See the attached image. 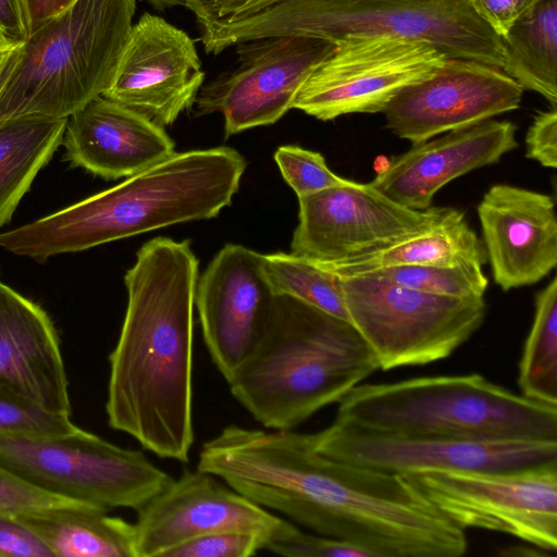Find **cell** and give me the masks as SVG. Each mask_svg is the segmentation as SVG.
<instances>
[{
  "label": "cell",
  "mask_w": 557,
  "mask_h": 557,
  "mask_svg": "<svg viewBox=\"0 0 557 557\" xmlns=\"http://www.w3.org/2000/svg\"><path fill=\"white\" fill-rule=\"evenodd\" d=\"M197 468L257 505L373 557H460L468 549L465 530L406 476L327 457L313 434L231 424L201 445Z\"/></svg>",
  "instance_id": "6da1fadb"
},
{
  "label": "cell",
  "mask_w": 557,
  "mask_h": 557,
  "mask_svg": "<svg viewBox=\"0 0 557 557\" xmlns=\"http://www.w3.org/2000/svg\"><path fill=\"white\" fill-rule=\"evenodd\" d=\"M198 259L189 240L156 237L124 276L127 307L109 356L106 411L113 430L158 457L189 460Z\"/></svg>",
  "instance_id": "7a4b0ae2"
},
{
  "label": "cell",
  "mask_w": 557,
  "mask_h": 557,
  "mask_svg": "<svg viewBox=\"0 0 557 557\" xmlns=\"http://www.w3.org/2000/svg\"><path fill=\"white\" fill-rule=\"evenodd\" d=\"M247 168L234 148L174 152L122 183L60 211L0 233V248L49 257L216 216L230 206Z\"/></svg>",
  "instance_id": "3957f363"
},
{
  "label": "cell",
  "mask_w": 557,
  "mask_h": 557,
  "mask_svg": "<svg viewBox=\"0 0 557 557\" xmlns=\"http://www.w3.org/2000/svg\"><path fill=\"white\" fill-rule=\"evenodd\" d=\"M379 369L349 321L276 296L259 342L227 383L261 425L294 430Z\"/></svg>",
  "instance_id": "277c9868"
},
{
  "label": "cell",
  "mask_w": 557,
  "mask_h": 557,
  "mask_svg": "<svg viewBox=\"0 0 557 557\" xmlns=\"http://www.w3.org/2000/svg\"><path fill=\"white\" fill-rule=\"evenodd\" d=\"M208 53L273 36H307L334 45L351 38L393 37L430 45L450 59L502 69L498 37L468 0H283L235 22L198 20Z\"/></svg>",
  "instance_id": "5b68a950"
},
{
  "label": "cell",
  "mask_w": 557,
  "mask_h": 557,
  "mask_svg": "<svg viewBox=\"0 0 557 557\" xmlns=\"http://www.w3.org/2000/svg\"><path fill=\"white\" fill-rule=\"evenodd\" d=\"M135 0H74L13 47L0 72V122L69 119L109 88Z\"/></svg>",
  "instance_id": "8992f818"
},
{
  "label": "cell",
  "mask_w": 557,
  "mask_h": 557,
  "mask_svg": "<svg viewBox=\"0 0 557 557\" xmlns=\"http://www.w3.org/2000/svg\"><path fill=\"white\" fill-rule=\"evenodd\" d=\"M337 404L336 420L375 431L557 441V406L515 394L480 374L360 383Z\"/></svg>",
  "instance_id": "52a82bcc"
},
{
  "label": "cell",
  "mask_w": 557,
  "mask_h": 557,
  "mask_svg": "<svg viewBox=\"0 0 557 557\" xmlns=\"http://www.w3.org/2000/svg\"><path fill=\"white\" fill-rule=\"evenodd\" d=\"M0 468L41 492L107 511L137 510L173 479L141 450L79 428L51 437L0 436Z\"/></svg>",
  "instance_id": "ba28073f"
},
{
  "label": "cell",
  "mask_w": 557,
  "mask_h": 557,
  "mask_svg": "<svg viewBox=\"0 0 557 557\" xmlns=\"http://www.w3.org/2000/svg\"><path fill=\"white\" fill-rule=\"evenodd\" d=\"M339 280L349 322L382 370L444 359L485 319L483 297L431 294L366 274Z\"/></svg>",
  "instance_id": "9c48e42d"
},
{
  "label": "cell",
  "mask_w": 557,
  "mask_h": 557,
  "mask_svg": "<svg viewBox=\"0 0 557 557\" xmlns=\"http://www.w3.org/2000/svg\"><path fill=\"white\" fill-rule=\"evenodd\" d=\"M462 530L511 535L557 549V462L504 471H428L404 475Z\"/></svg>",
  "instance_id": "30bf717a"
},
{
  "label": "cell",
  "mask_w": 557,
  "mask_h": 557,
  "mask_svg": "<svg viewBox=\"0 0 557 557\" xmlns=\"http://www.w3.org/2000/svg\"><path fill=\"white\" fill-rule=\"evenodd\" d=\"M333 459L393 474L504 471L557 462V441L458 438L383 432L334 420L314 433Z\"/></svg>",
  "instance_id": "8fae6325"
},
{
  "label": "cell",
  "mask_w": 557,
  "mask_h": 557,
  "mask_svg": "<svg viewBox=\"0 0 557 557\" xmlns=\"http://www.w3.org/2000/svg\"><path fill=\"white\" fill-rule=\"evenodd\" d=\"M438 49L393 37L351 38L300 87L293 109L330 121L350 113L383 112L405 87L438 72L449 60Z\"/></svg>",
  "instance_id": "7c38bea8"
},
{
  "label": "cell",
  "mask_w": 557,
  "mask_h": 557,
  "mask_svg": "<svg viewBox=\"0 0 557 557\" xmlns=\"http://www.w3.org/2000/svg\"><path fill=\"white\" fill-rule=\"evenodd\" d=\"M298 225L290 252L314 262L368 253L438 224L451 208L414 210L392 200L371 183L346 180L298 197Z\"/></svg>",
  "instance_id": "4fadbf2b"
},
{
  "label": "cell",
  "mask_w": 557,
  "mask_h": 557,
  "mask_svg": "<svg viewBox=\"0 0 557 557\" xmlns=\"http://www.w3.org/2000/svg\"><path fill=\"white\" fill-rule=\"evenodd\" d=\"M237 46V63L206 85L195 103L200 115L219 112L225 137L277 122L335 45L307 36H273Z\"/></svg>",
  "instance_id": "5bb4252c"
},
{
  "label": "cell",
  "mask_w": 557,
  "mask_h": 557,
  "mask_svg": "<svg viewBox=\"0 0 557 557\" xmlns=\"http://www.w3.org/2000/svg\"><path fill=\"white\" fill-rule=\"evenodd\" d=\"M136 511V557H164L185 542L216 532L256 533L268 543L286 523L198 468L184 470Z\"/></svg>",
  "instance_id": "9a60e30c"
},
{
  "label": "cell",
  "mask_w": 557,
  "mask_h": 557,
  "mask_svg": "<svg viewBox=\"0 0 557 557\" xmlns=\"http://www.w3.org/2000/svg\"><path fill=\"white\" fill-rule=\"evenodd\" d=\"M523 90L499 67L449 59L432 76L401 89L383 113L386 127L414 145L516 110Z\"/></svg>",
  "instance_id": "2e32d148"
},
{
  "label": "cell",
  "mask_w": 557,
  "mask_h": 557,
  "mask_svg": "<svg viewBox=\"0 0 557 557\" xmlns=\"http://www.w3.org/2000/svg\"><path fill=\"white\" fill-rule=\"evenodd\" d=\"M205 76L194 39L144 13L102 96L164 128L195 103Z\"/></svg>",
  "instance_id": "e0dca14e"
},
{
  "label": "cell",
  "mask_w": 557,
  "mask_h": 557,
  "mask_svg": "<svg viewBox=\"0 0 557 557\" xmlns=\"http://www.w3.org/2000/svg\"><path fill=\"white\" fill-rule=\"evenodd\" d=\"M276 295L262 253L225 245L198 278L195 306L212 362L227 382L259 342Z\"/></svg>",
  "instance_id": "ac0fdd59"
},
{
  "label": "cell",
  "mask_w": 557,
  "mask_h": 557,
  "mask_svg": "<svg viewBox=\"0 0 557 557\" xmlns=\"http://www.w3.org/2000/svg\"><path fill=\"white\" fill-rule=\"evenodd\" d=\"M495 283L503 290L535 284L557 264V216L549 195L493 185L478 206Z\"/></svg>",
  "instance_id": "d6986e66"
},
{
  "label": "cell",
  "mask_w": 557,
  "mask_h": 557,
  "mask_svg": "<svg viewBox=\"0 0 557 557\" xmlns=\"http://www.w3.org/2000/svg\"><path fill=\"white\" fill-rule=\"evenodd\" d=\"M517 127L486 120L434 139L414 144L387 160L370 182L385 196L414 210H425L450 181L499 161L518 147Z\"/></svg>",
  "instance_id": "ffe728a7"
},
{
  "label": "cell",
  "mask_w": 557,
  "mask_h": 557,
  "mask_svg": "<svg viewBox=\"0 0 557 557\" xmlns=\"http://www.w3.org/2000/svg\"><path fill=\"white\" fill-rule=\"evenodd\" d=\"M62 144L72 166L106 180L132 176L175 152L163 127L103 96L67 119Z\"/></svg>",
  "instance_id": "44dd1931"
},
{
  "label": "cell",
  "mask_w": 557,
  "mask_h": 557,
  "mask_svg": "<svg viewBox=\"0 0 557 557\" xmlns=\"http://www.w3.org/2000/svg\"><path fill=\"white\" fill-rule=\"evenodd\" d=\"M0 380L49 410L71 414L69 381L51 319L1 281Z\"/></svg>",
  "instance_id": "7402d4cb"
},
{
  "label": "cell",
  "mask_w": 557,
  "mask_h": 557,
  "mask_svg": "<svg viewBox=\"0 0 557 557\" xmlns=\"http://www.w3.org/2000/svg\"><path fill=\"white\" fill-rule=\"evenodd\" d=\"M108 512L67 502L16 516L53 557H136L134 524Z\"/></svg>",
  "instance_id": "603a6c76"
},
{
  "label": "cell",
  "mask_w": 557,
  "mask_h": 557,
  "mask_svg": "<svg viewBox=\"0 0 557 557\" xmlns=\"http://www.w3.org/2000/svg\"><path fill=\"white\" fill-rule=\"evenodd\" d=\"M315 263L338 277H347L391 267L484 264L485 253L465 214L451 208L438 224L425 232L368 253Z\"/></svg>",
  "instance_id": "cb8c5ba5"
},
{
  "label": "cell",
  "mask_w": 557,
  "mask_h": 557,
  "mask_svg": "<svg viewBox=\"0 0 557 557\" xmlns=\"http://www.w3.org/2000/svg\"><path fill=\"white\" fill-rule=\"evenodd\" d=\"M66 123L67 119L49 117L0 122V227L62 144Z\"/></svg>",
  "instance_id": "d4e9b609"
},
{
  "label": "cell",
  "mask_w": 557,
  "mask_h": 557,
  "mask_svg": "<svg viewBox=\"0 0 557 557\" xmlns=\"http://www.w3.org/2000/svg\"><path fill=\"white\" fill-rule=\"evenodd\" d=\"M502 70L523 89L557 104V0H541L502 38Z\"/></svg>",
  "instance_id": "484cf974"
},
{
  "label": "cell",
  "mask_w": 557,
  "mask_h": 557,
  "mask_svg": "<svg viewBox=\"0 0 557 557\" xmlns=\"http://www.w3.org/2000/svg\"><path fill=\"white\" fill-rule=\"evenodd\" d=\"M521 395L557 406V277L535 297L533 323L518 364Z\"/></svg>",
  "instance_id": "4316f807"
},
{
  "label": "cell",
  "mask_w": 557,
  "mask_h": 557,
  "mask_svg": "<svg viewBox=\"0 0 557 557\" xmlns=\"http://www.w3.org/2000/svg\"><path fill=\"white\" fill-rule=\"evenodd\" d=\"M268 282L276 296H288L349 321L339 277L292 252L262 255Z\"/></svg>",
  "instance_id": "83f0119b"
},
{
  "label": "cell",
  "mask_w": 557,
  "mask_h": 557,
  "mask_svg": "<svg viewBox=\"0 0 557 557\" xmlns=\"http://www.w3.org/2000/svg\"><path fill=\"white\" fill-rule=\"evenodd\" d=\"M482 268L483 264L479 263L403 265L375 270L366 275L431 294L476 298L483 297L488 285Z\"/></svg>",
  "instance_id": "f1b7e54d"
},
{
  "label": "cell",
  "mask_w": 557,
  "mask_h": 557,
  "mask_svg": "<svg viewBox=\"0 0 557 557\" xmlns=\"http://www.w3.org/2000/svg\"><path fill=\"white\" fill-rule=\"evenodd\" d=\"M77 428L71 414L49 410L18 387L0 380V436L51 437Z\"/></svg>",
  "instance_id": "f546056e"
},
{
  "label": "cell",
  "mask_w": 557,
  "mask_h": 557,
  "mask_svg": "<svg viewBox=\"0 0 557 557\" xmlns=\"http://www.w3.org/2000/svg\"><path fill=\"white\" fill-rule=\"evenodd\" d=\"M274 160L283 178L297 197L341 185L347 180L333 173L321 153L299 146L278 147L274 152Z\"/></svg>",
  "instance_id": "4dcf8cb0"
},
{
  "label": "cell",
  "mask_w": 557,
  "mask_h": 557,
  "mask_svg": "<svg viewBox=\"0 0 557 557\" xmlns=\"http://www.w3.org/2000/svg\"><path fill=\"white\" fill-rule=\"evenodd\" d=\"M264 549L287 557H373L349 542L301 531L294 523L285 525L267 543Z\"/></svg>",
  "instance_id": "1f68e13d"
},
{
  "label": "cell",
  "mask_w": 557,
  "mask_h": 557,
  "mask_svg": "<svg viewBox=\"0 0 557 557\" xmlns=\"http://www.w3.org/2000/svg\"><path fill=\"white\" fill-rule=\"evenodd\" d=\"M267 539L239 531L216 532L185 542L164 557H248L264 549Z\"/></svg>",
  "instance_id": "d6a6232c"
},
{
  "label": "cell",
  "mask_w": 557,
  "mask_h": 557,
  "mask_svg": "<svg viewBox=\"0 0 557 557\" xmlns=\"http://www.w3.org/2000/svg\"><path fill=\"white\" fill-rule=\"evenodd\" d=\"M159 11L169 8L184 7L190 10L196 20L235 22L249 17L276 0H145Z\"/></svg>",
  "instance_id": "836d02e7"
},
{
  "label": "cell",
  "mask_w": 557,
  "mask_h": 557,
  "mask_svg": "<svg viewBox=\"0 0 557 557\" xmlns=\"http://www.w3.org/2000/svg\"><path fill=\"white\" fill-rule=\"evenodd\" d=\"M67 502L41 492L0 468V511L18 515Z\"/></svg>",
  "instance_id": "e575fe53"
},
{
  "label": "cell",
  "mask_w": 557,
  "mask_h": 557,
  "mask_svg": "<svg viewBox=\"0 0 557 557\" xmlns=\"http://www.w3.org/2000/svg\"><path fill=\"white\" fill-rule=\"evenodd\" d=\"M53 557L47 545L16 515L0 511V557Z\"/></svg>",
  "instance_id": "d590c367"
},
{
  "label": "cell",
  "mask_w": 557,
  "mask_h": 557,
  "mask_svg": "<svg viewBox=\"0 0 557 557\" xmlns=\"http://www.w3.org/2000/svg\"><path fill=\"white\" fill-rule=\"evenodd\" d=\"M529 159L535 160L545 168H557V110L552 108L539 112L530 125L525 136Z\"/></svg>",
  "instance_id": "8d00e7d4"
},
{
  "label": "cell",
  "mask_w": 557,
  "mask_h": 557,
  "mask_svg": "<svg viewBox=\"0 0 557 557\" xmlns=\"http://www.w3.org/2000/svg\"><path fill=\"white\" fill-rule=\"evenodd\" d=\"M475 14L500 38L541 0H468Z\"/></svg>",
  "instance_id": "74e56055"
},
{
  "label": "cell",
  "mask_w": 557,
  "mask_h": 557,
  "mask_svg": "<svg viewBox=\"0 0 557 557\" xmlns=\"http://www.w3.org/2000/svg\"><path fill=\"white\" fill-rule=\"evenodd\" d=\"M28 37L22 0H0V38L10 45H18Z\"/></svg>",
  "instance_id": "f35d334b"
},
{
  "label": "cell",
  "mask_w": 557,
  "mask_h": 557,
  "mask_svg": "<svg viewBox=\"0 0 557 557\" xmlns=\"http://www.w3.org/2000/svg\"><path fill=\"white\" fill-rule=\"evenodd\" d=\"M28 35L52 15L51 0H22Z\"/></svg>",
  "instance_id": "ab89813d"
},
{
  "label": "cell",
  "mask_w": 557,
  "mask_h": 557,
  "mask_svg": "<svg viewBox=\"0 0 557 557\" xmlns=\"http://www.w3.org/2000/svg\"><path fill=\"white\" fill-rule=\"evenodd\" d=\"M74 0H51L52 15L69 7Z\"/></svg>",
  "instance_id": "60d3db41"
},
{
  "label": "cell",
  "mask_w": 557,
  "mask_h": 557,
  "mask_svg": "<svg viewBox=\"0 0 557 557\" xmlns=\"http://www.w3.org/2000/svg\"><path fill=\"white\" fill-rule=\"evenodd\" d=\"M14 46L16 45H9L7 47L0 48V72L3 69Z\"/></svg>",
  "instance_id": "b9f144b4"
},
{
  "label": "cell",
  "mask_w": 557,
  "mask_h": 557,
  "mask_svg": "<svg viewBox=\"0 0 557 557\" xmlns=\"http://www.w3.org/2000/svg\"><path fill=\"white\" fill-rule=\"evenodd\" d=\"M9 45H10V44L5 42L4 40H2V39L0 38V48L7 47V46H9Z\"/></svg>",
  "instance_id": "7bdbcfd3"
},
{
  "label": "cell",
  "mask_w": 557,
  "mask_h": 557,
  "mask_svg": "<svg viewBox=\"0 0 557 557\" xmlns=\"http://www.w3.org/2000/svg\"><path fill=\"white\" fill-rule=\"evenodd\" d=\"M276 1L278 2V1H283V0H276Z\"/></svg>",
  "instance_id": "ee69618b"
}]
</instances>
